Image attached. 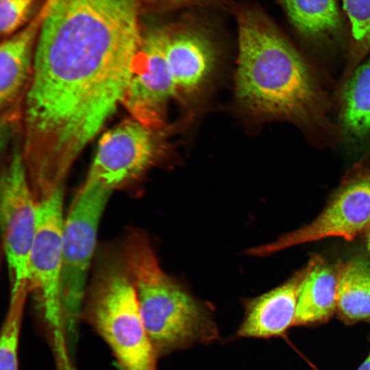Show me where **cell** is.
Returning a JSON list of instances; mask_svg holds the SVG:
<instances>
[{
	"instance_id": "cell-1",
	"label": "cell",
	"mask_w": 370,
	"mask_h": 370,
	"mask_svg": "<svg viewBox=\"0 0 370 370\" xmlns=\"http://www.w3.org/2000/svg\"><path fill=\"white\" fill-rule=\"evenodd\" d=\"M142 37L127 0H57L45 14L22 116L23 157L37 195L64 187L123 102Z\"/></svg>"
},
{
	"instance_id": "cell-2",
	"label": "cell",
	"mask_w": 370,
	"mask_h": 370,
	"mask_svg": "<svg viewBox=\"0 0 370 370\" xmlns=\"http://www.w3.org/2000/svg\"><path fill=\"white\" fill-rule=\"evenodd\" d=\"M234 92L238 104L258 118L288 121L312 143H339L332 102L316 69L262 14L238 16Z\"/></svg>"
},
{
	"instance_id": "cell-3",
	"label": "cell",
	"mask_w": 370,
	"mask_h": 370,
	"mask_svg": "<svg viewBox=\"0 0 370 370\" xmlns=\"http://www.w3.org/2000/svg\"><path fill=\"white\" fill-rule=\"evenodd\" d=\"M121 255L158 358L220 338L212 310L162 269L143 231L134 230L127 234Z\"/></svg>"
},
{
	"instance_id": "cell-4",
	"label": "cell",
	"mask_w": 370,
	"mask_h": 370,
	"mask_svg": "<svg viewBox=\"0 0 370 370\" xmlns=\"http://www.w3.org/2000/svg\"><path fill=\"white\" fill-rule=\"evenodd\" d=\"M79 316L108 346L119 370H157L135 288L122 261L109 262L86 293Z\"/></svg>"
},
{
	"instance_id": "cell-5",
	"label": "cell",
	"mask_w": 370,
	"mask_h": 370,
	"mask_svg": "<svg viewBox=\"0 0 370 370\" xmlns=\"http://www.w3.org/2000/svg\"><path fill=\"white\" fill-rule=\"evenodd\" d=\"M1 228L10 279V294L29 293V263L36 234L37 201L24 163L15 146L2 168Z\"/></svg>"
},
{
	"instance_id": "cell-6",
	"label": "cell",
	"mask_w": 370,
	"mask_h": 370,
	"mask_svg": "<svg viewBox=\"0 0 370 370\" xmlns=\"http://www.w3.org/2000/svg\"><path fill=\"white\" fill-rule=\"evenodd\" d=\"M164 129L130 117L106 131L99 138L84 182L112 192L138 180L165 154Z\"/></svg>"
},
{
	"instance_id": "cell-7",
	"label": "cell",
	"mask_w": 370,
	"mask_h": 370,
	"mask_svg": "<svg viewBox=\"0 0 370 370\" xmlns=\"http://www.w3.org/2000/svg\"><path fill=\"white\" fill-rule=\"evenodd\" d=\"M111 193L101 186L84 182L64 218L61 277L64 318L79 316L99 224Z\"/></svg>"
},
{
	"instance_id": "cell-8",
	"label": "cell",
	"mask_w": 370,
	"mask_h": 370,
	"mask_svg": "<svg viewBox=\"0 0 370 370\" xmlns=\"http://www.w3.org/2000/svg\"><path fill=\"white\" fill-rule=\"evenodd\" d=\"M370 227V150L351 170L323 210L309 224L250 249L265 256L330 237L351 241Z\"/></svg>"
},
{
	"instance_id": "cell-9",
	"label": "cell",
	"mask_w": 370,
	"mask_h": 370,
	"mask_svg": "<svg viewBox=\"0 0 370 370\" xmlns=\"http://www.w3.org/2000/svg\"><path fill=\"white\" fill-rule=\"evenodd\" d=\"M64 188L37 203L36 234L29 263L34 293L50 330L63 329L61 295Z\"/></svg>"
},
{
	"instance_id": "cell-10",
	"label": "cell",
	"mask_w": 370,
	"mask_h": 370,
	"mask_svg": "<svg viewBox=\"0 0 370 370\" xmlns=\"http://www.w3.org/2000/svg\"><path fill=\"white\" fill-rule=\"evenodd\" d=\"M166 27L143 32L133 74L123 103L132 118L151 127H164L169 101L177 97L164 52Z\"/></svg>"
},
{
	"instance_id": "cell-11",
	"label": "cell",
	"mask_w": 370,
	"mask_h": 370,
	"mask_svg": "<svg viewBox=\"0 0 370 370\" xmlns=\"http://www.w3.org/2000/svg\"><path fill=\"white\" fill-rule=\"evenodd\" d=\"M44 12L21 30L8 37L0 49L1 142L7 143L14 125L22 121L30 84L35 49Z\"/></svg>"
},
{
	"instance_id": "cell-12",
	"label": "cell",
	"mask_w": 370,
	"mask_h": 370,
	"mask_svg": "<svg viewBox=\"0 0 370 370\" xmlns=\"http://www.w3.org/2000/svg\"><path fill=\"white\" fill-rule=\"evenodd\" d=\"M164 52L177 96L197 94L216 66L217 56L213 42L206 33L193 27H166Z\"/></svg>"
},
{
	"instance_id": "cell-13",
	"label": "cell",
	"mask_w": 370,
	"mask_h": 370,
	"mask_svg": "<svg viewBox=\"0 0 370 370\" xmlns=\"http://www.w3.org/2000/svg\"><path fill=\"white\" fill-rule=\"evenodd\" d=\"M306 268L282 285L244 302L245 314L234 338H269L284 336L295 325L299 284Z\"/></svg>"
},
{
	"instance_id": "cell-14",
	"label": "cell",
	"mask_w": 370,
	"mask_h": 370,
	"mask_svg": "<svg viewBox=\"0 0 370 370\" xmlns=\"http://www.w3.org/2000/svg\"><path fill=\"white\" fill-rule=\"evenodd\" d=\"M336 122L339 143L349 151L370 150V56L341 81Z\"/></svg>"
},
{
	"instance_id": "cell-15",
	"label": "cell",
	"mask_w": 370,
	"mask_h": 370,
	"mask_svg": "<svg viewBox=\"0 0 370 370\" xmlns=\"http://www.w3.org/2000/svg\"><path fill=\"white\" fill-rule=\"evenodd\" d=\"M306 268L298 291L295 325L324 323L336 310V272L319 257Z\"/></svg>"
},
{
	"instance_id": "cell-16",
	"label": "cell",
	"mask_w": 370,
	"mask_h": 370,
	"mask_svg": "<svg viewBox=\"0 0 370 370\" xmlns=\"http://www.w3.org/2000/svg\"><path fill=\"white\" fill-rule=\"evenodd\" d=\"M297 32L319 44L333 41L343 23L336 0H280Z\"/></svg>"
},
{
	"instance_id": "cell-17",
	"label": "cell",
	"mask_w": 370,
	"mask_h": 370,
	"mask_svg": "<svg viewBox=\"0 0 370 370\" xmlns=\"http://www.w3.org/2000/svg\"><path fill=\"white\" fill-rule=\"evenodd\" d=\"M336 310L348 324L370 323V263L352 259L338 267Z\"/></svg>"
},
{
	"instance_id": "cell-18",
	"label": "cell",
	"mask_w": 370,
	"mask_h": 370,
	"mask_svg": "<svg viewBox=\"0 0 370 370\" xmlns=\"http://www.w3.org/2000/svg\"><path fill=\"white\" fill-rule=\"evenodd\" d=\"M351 25L348 60L343 79L362 61L370 50V0H343Z\"/></svg>"
},
{
	"instance_id": "cell-19",
	"label": "cell",
	"mask_w": 370,
	"mask_h": 370,
	"mask_svg": "<svg viewBox=\"0 0 370 370\" xmlns=\"http://www.w3.org/2000/svg\"><path fill=\"white\" fill-rule=\"evenodd\" d=\"M27 297L10 296L1 331L0 370H18L19 338Z\"/></svg>"
},
{
	"instance_id": "cell-20",
	"label": "cell",
	"mask_w": 370,
	"mask_h": 370,
	"mask_svg": "<svg viewBox=\"0 0 370 370\" xmlns=\"http://www.w3.org/2000/svg\"><path fill=\"white\" fill-rule=\"evenodd\" d=\"M33 1H0V32L2 36H10L25 23Z\"/></svg>"
},
{
	"instance_id": "cell-21",
	"label": "cell",
	"mask_w": 370,
	"mask_h": 370,
	"mask_svg": "<svg viewBox=\"0 0 370 370\" xmlns=\"http://www.w3.org/2000/svg\"><path fill=\"white\" fill-rule=\"evenodd\" d=\"M152 4L162 8H173L191 3L199 0H147Z\"/></svg>"
},
{
	"instance_id": "cell-22",
	"label": "cell",
	"mask_w": 370,
	"mask_h": 370,
	"mask_svg": "<svg viewBox=\"0 0 370 370\" xmlns=\"http://www.w3.org/2000/svg\"><path fill=\"white\" fill-rule=\"evenodd\" d=\"M56 370H75L69 354H60L55 357Z\"/></svg>"
},
{
	"instance_id": "cell-23",
	"label": "cell",
	"mask_w": 370,
	"mask_h": 370,
	"mask_svg": "<svg viewBox=\"0 0 370 370\" xmlns=\"http://www.w3.org/2000/svg\"><path fill=\"white\" fill-rule=\"evenodd\" d=\"M357 370H370V353Z\"/></svg>"
},
{
	"instance_id": "cell-24",
	"label": "cell",
	"mask_w": 370,
	"mask_h": 370,
	"mask_svg": "<svg viewBox=\"0 0 370 370\" xmlns=\"http://www.w3.org/2000/svg\"><path fill=\"white\" fill-rule=\"evenodd\" d=\"M368 232H367V246H368V249L370 252V227H369V229L367 230Z\"/></svg>"
}]
</instances>
